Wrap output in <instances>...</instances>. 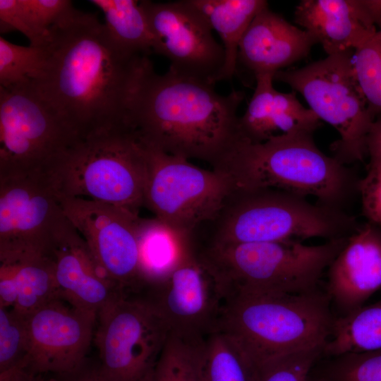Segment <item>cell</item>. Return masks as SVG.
Wrapping results in <instances>:
<instances>
[{
	"instance_id": "obj_1",
	"label": "cell",
	"mask_w": 381,
	"mask_h": 381,
	"mask_svg": "<svg viewBox=\"0 0 381 381\" xmlns=\"http://www.w3.org/2000/svg\"><path fill=\"white\" fill-rule=\"evenodd\" d=\"M45 49L44 71L33 83L79 137L126 126L132 97L152 64L147 56L122 53L96 16L75 8L51 28Z\"/></svg>"
},
{
	"instance_id": "obj_2",
	"label": "cell",
	"mask_w": 381,
	"mask_h": 381,
	"mask_svg": "<svg viewBox=\"0 0 381 381\" xmlns=\"http://www.w3.org/2000/svg\"><path fill=\"white\" fill-rule=\"evenodd\" d=\"M213 84L151 64L132 97L126 123L146 146L212 168L241 139L238 109L243 91L223 95Z\"/></svg>"
},
{
	"instance_id": "obj_3",
	"label": "cell",
	"mask_w": 381,
	"mask_h": 381,
	"mask_svg": "<svg viewBox=\"0 0 381 381\" xmlns=\"http://www.w3.org/2000/svg\"><path fill=\"white\" fill-rule=\"evenodd\" d=\"M345 210L310 202L274 188L234 187L219 208L192 233L198 246L328 240L349 237L360 226Z\"/></svg>"
},
{
	"instance_id": "obj_4",
	"label": "cell",
	"mask_w": 381,
	"mask_h": 381,
	"mask_svg": "<svg viewBox=\"0 0 381 381\" xmlns=\"http://www.w3.org/2000/svg\"><path fill=\"white\" fill-rule=\"evenodd\" d=\"M313 135L297 133L260 143L240 139L212 169L227 174L234 187L282 189L344 210L358 195L360 179L346 165L322 152Z\"/></svg>"
},
{
	"instance_id": "obj_5",
	"label": "cell",
	"mask_w": 381,
	"mask_h": 381,
	"mask_svg": "<svg viewBox=\"0 0 381 381\" xmlns=\"http://www.w3.org/2000/svg\"><path fill=\"white\" fill-rule=\"evenodd\" d=\"M319 289L298 294H243L224 301L217 327L241 348L253 371L274 358L327 344L334 320Z\"/></svg>"
},
{
	"instance_id": "obj_6",
	"label": "cell",
	"mask_w": 381,
	"mask_h": 381,
	"mask_svg": "<svg viewBox=\"0 0 381 381\" xmlns=\"http://www.w3.org/2000/svg\"><path fill=\"white\" fill-rule=\"evenodd\" d=\"M349 237L319 245L298 241L202 246L198 252L224 298L243 294H298L318 289Z\"/></svg>"
},
{
	"instance_id": "obj_7",
	"label": "cell",
	"mask_w": 381,
	"mask_h": 381,
	"mask_svg": "<svg viewBox=\"0 0 381 381\" xmlns=\"http://www.w3.org/2000/svg\"><path fill=\"white\" fill-rule=\"evenodd\" d=\"M50 171L61 195L92 200L137 214L144 207L146 152L126 126L79 137Z\"/></svg>"
},
{
	"instance_id": "obj_8",
	"label": "cell",
	"mask_w": 381,
	"mask_h": 381,
	"mask_svg": "<svg viewBox=\"0 0 381 381\" xmlns=\"http://www.w3.org/2000/svg\"><path fill=\"white\" fill-rule=\"evenodd\" d=\"M353 52L328 55L274 75V80L299 92L320 120L337 130L339 138L331 145L332 157L345 165L368 156V136L376 119L356 79Z\"/></svg>"
},
{
	"instance_id": "obj_9",
	"label": "cell",
	"mask_w": 381,
	"mask_h": 381,
	"mask_svg": "<svg viewBox=\"0 0 381 381\" xmlns=\"http://www.w3.org/2000/svg\"><path fill=\"white\" fill-rule=\"evenodd\" d=\"M78 138L33 83L0 87V176L50 170Z\"/></svg>"
},
{
	"instance_id": "obj_10",
	"label": "cell",
	"mask_w": 381,
	"mask_h": 381,
	"mask_svg": "<svg viewBox=\"0 0 381 381\" xmlns=\"http://www.w3.org/2000/svg\"><path fill=\"white\" fill-rule=\"evenodd\" d=\"M143 146L147 164L144 206L169 229L190 235L218 210L233 188L231 178L187 159Z\"/></svg>"
},
{
	"instance_id": "obj_11",
	"label": "cell",
	"mask_w": 381,
	"mask_h": 381,
	"mask_svg": "<svg viewBox=\"0 0 381 381\" xmlns=\"http://www.w3.org/2000/svg\"><path fill=\"white\" fill-rule=\"evenodd\" d=\"M65 217L49 170L0 176V264L49 256Z\"/></svg>"
},
{
	"instance_id": "obj_12",
	"label": "cell",
	"mask_w": 381,
	"mask_h": 381,
	"mask_svg": "<svg viewBox=\"0 0 381 381\" xmlns=\"http://www.w3.org/2000/svg\"><path fill=\"white\" fill-rule=\"evenodd\" d=\"M97 325L100 374L108 381H145L169 335L159 315L141 298L123 296L98 313Z\"/></svg>"
},
{
	"instance_id": "obj_13",
	"label": "cell",
	"mask_w": 381,
	"mask_h": 381,
	"mask_svg": "<svg viewBox=\"0 0 381 381\" xmlns=\"http://www.w3.org/2000/svg\"><path fill=\"white\" fill-rule=\"evenodd\" d=\"M167 327L169 334L200 344L216 329L224 294L191 240L171 270L138 296Z\"/></svg>"
},
{
	"instance_id": "obj_14",
	"label": "cell",
	"mask_w": 381,
	"mask_h": 381,
	"mask_svg": "<svg viewBox=\"0 0 381 381\" xmlns=\"http://www.w3.org/2000/svg\"><path fill=\"white\" fill-rule=\"evenodd\" d=\"M64 214L87 243L99 266L127 296L149 284L141 253V218L126 209L60 195Z\"/></svg>"
},
{
	"instance_id": "obj_15",
	"label": "cell",
	"mask_w": 381,
	"mask_h": 381,
	"mask_svg": "<svg viewBox=\"0 0 381 381\" xmlns=\"http://www.w3.org/2000/svg\"><path fill=\"white\" fill-rule=\"evenodd\" d=\"M140 3L154 36V52L167 58L176 73L214 85L224 50L200 12L188 0Z\"/></svg>"
},
{
	"instance_id": "obj_16",
	"label": "cell",
	"mask_w": 381,
	"mask_h": 381,
	"mask_svg": "<svg viewBox=\"0 0 381 381\" xmlns=\"http://www.w3.org/2000/svg\"><path fill=\"white\" fill-rule=\"evenodd\" d=\"M97 315L56 298L26 316L25 368L63 377L80 369L93 341Z\"/></svg>"
},
{
	"instance_id": "obj_17",
	"label": "cell",
	"mask_w": 381,
	"mask_h": 381,
	"mask_svg": "<svg viewBox=\"0 0 381 381\" xmlns=\"http://www.w3.org/2000/svg\"><path fill=\"white\" fill-rule=\"evenodd\" d=\"M49 256L61 298L73 306L97 315L111 302L126 296L99 266L66 217L56 231Z\"/></svg>"
},
{
	"instance_id": "obj_18",
	"label": "cell",
	"mask_w": 381,
	"mask_h": 381,
	"mask_svg": "<svg viewBox=\"0 0 381 381\" xmlns=\"http://www.w3.org/2000/svg\"><path fill=\"white\" fill-rule=\"evenodd\" d=\"M294 19L327 56L354 51L381 27V0H302Z\"/></svg>"
},
{
	"instance_id": "obj_19",
	"label": "cell",
	"mask_w": 381,
	"mask_h": 381,
	"mask_svg": "<svg viewBox=\"0 0 381 381\" xmlns=\"http://www.w3.org/2000/svg\"><path fill=\"white\" fill-rule=\"evenodd\" d=\"M381 289V226L366 222L351 234L327 269V294L341 316Z\"/></svg>"
},
{
	"instance_id": "obj_20",
	"label": "cell",
	"mask_w": 381,
	"mask_h": 381,
	"mask_svg": "<svg viewBox=\"0 0 381 381\" xmlns=\"http://www.w3.org/2000/svg\"><path fill=\"white\" fill-rule=\"evenodd\" d=\"M315 44L310 33L267 5L255 15L241 40L236 73L243 68L254 79L260 74H275L306 57Z\"/></svg>"
},
{
	"instance_id": "obj_21",
	"label": "cell",
	"mask_w": 381,
	"mask_h": 381,
	"mask_svg": "<svg viewBox=\"0 0 381 381\" xmlns=\"http://www.w3.org/2000/svg\"><path fill=\"white\" fill-rule=\"evenodd\" d=\"M274 74L255 77V87L248 107L240 116V138L251 143L302 132L314 133L322 125L316 114L305 107L295 92H282L273 85Z\"/></svg>"
},
{
	"instance_id": "obj_22",
	"label": "cell",
	"mask_w": 381,
	"mask_h": 381,
	"mask_svg": "<svg viewBox=\"0 0 381 381\" xmlns=\"http://www.w3.org/2000/svg\"><path fill=\"white\" fill-rule=\"evenodd\" d=\"M56 298H61L49 255L0 264V307L27 316Z\"/></svg>"
},
{
	"instance_id": "obj_23",
	"label": "cell",
	"mask_w": 381,
	"mask_h": 381,
	"mask_svg": "<svg viewBox=\"0 0 381 381\" xmlns=\"http://www.w3.org/2000/svg\"><path fill=\"white\" fill-rule=\"evenodd\" d=\"M219 35L224 50V63L215 83L236 74L241 40L255 15L267 1L264 0H188Z\"/></svg>"
},
{
	"instance_id": "obj_24",
	"label": "cell",
	"mask_w": 381,
	"mask_h": 381,
	"mask_svg": "<svg viewBox=\"0 0 381 381\" xmlns=\"http://www.w3.org/2000/svg\"><path fill=\"white\" fill-rule=\"evenodd\" d=\"M104 18V28L112 43L128 56L154 52L155 39L147 16L135 0H91Z\"/></svg>"
},
{
	"instance_id": "obj_25",
	"label": "cell",
	"mask_w": 381,
	"mask_h": 381,
	"mask_svg": "<svg viewBox=\"0 0 381 381\" xmlns=\"http://www.w3.org/2000/svg\"><path fill=\"white\" fill-rule=\"evenodd\" d=\"M381 349V299L336 318L323 353L338 356Z\"/></svg>"
},
{
	"instance_id": "obj_26",
	"label": "cell",
	"mask_w": 381,
	"mask_h": 381,
	"mask_svg": "<svg viewBox=\"0 0 381 381\" xmlns=\"http://www.w3.org/2000/svg\"><path fill=\"white\" fill-rule=\"evenodd\" d=\"M202 381H253V369L238 344L214 329L199 347Z\"/></svg>"
},
{
	"instance_id": "obj_27",
	"label": "cell",
	"mask_w": 381,
	"mask_h": 381,
	"mask_svg": "<svg viewBox=\"0 0 381 381\" xmlns=\"http://www.w3.org/2000/svg\"><path fill=\"white\" fill-rule=\"evenodd\" d=\"M47 63L45 47L21 46L0 37V87L37 81Z\"/></svg>"
},
{
	"instance_id": "obj_28",
	"label": "cell",
	"mask_w": 381,
	"mask_h": 381,
	"mask_svg": "<svg viewBox=\"0 0 381 381\" xmlns=\"http://www.w3.org/2000/svg\"><path fill=\"white\" fill-rule=\"evenodd\" d=\"M200 344L190 343L169 334L145 381H202Z\"/></svg>"
},
{
	"instance_id": "obj_29",
	"label": "cell",
	"mask_w": 381,
	"mask_h": 381,
	"mask_svg": "<svg viewBox=\"0 0 381 381\" xmlns=\"http://www.w3.org/2000/svg\"><path fill=\"white\" fill-rule=\"evenodd\" d=\"M28 354L26 316L0 307V381H10L24 369Z\"/></svg>"
},
{
	"instance_id": "obj_30",
	"label": "cell",
	"mask_w": 381,
	"mask_h": 381,
	"mask_svg": "<svg viewBox=\"0 0 381 381\" xmlns=\"http://www.w3.org/2000/svg\"><path fill=\"white\" fill-rule=\"evenodd\" d=\"M356 79L371 111L381 116V37L376 34L353 54Z\"/></svg>"
},
{
	"instance_id": "obj_31",
	"label": "cell",
	"mask_w": 381,
	"mask_h": 381,
	"mask_svg": "<svg viewBox=\"0 0 381 381\" xmlns=\"http://www.w3.org/2000/svg\"><path fill=\"white\" fill-rule=\"evenodd\" d=\"M323 350H303L267 361L254 370L253 381H307L311 368Z\"/></svg>"
},
{
	"instance_id": "obj_32",
	"label": "cell",
	"mask_w": 381,
	"mask_h": 381,
	"mask_svg": "<svg viewBox=\"0 0 381 381\" xmlns=\"http://www.w3.org/2000/svg\"><path fill=\"white\" fill-rule=\"evenodd\" d=\"M335 358L328 381H381V349Z\"/></svg>"
},
{
	"instance_id": "obj_33",
	"label": "cell",
	"mask_w": 381,
	"mask_h": 381,
	"mask_svg": "<svg viewBox=\"0 0 381 381\" xmlns=\"http://www.w3.org/2000/svg\"><path fill=\"white\" fill-rule=\"evenodd\" d=\"M0 28L1 32H20L31 46L44 47L51 40V31L39 26L23 0H0Z\"/></svg>"
},
{
	"instance_id": "obj_34",
	"label": "cell",
	"mask_w": 381,
	"mask_h": 381,
	"mask_svg": "<svg viewBox=\"0 0 381 381\" xmlns=\"http://www.w3.org/2000/svg\"><path fill=\"white\" fill-rule=\"evenodd\" d=\"M362 214L368 222L381 226V157H370L367 173L358 183Z\"/></svg>"
},
{
	"instance_id": "obj_35",
	"label": "cell",
	"mask_w": 381,
	"mask_h": 381,
	"mask_svg": "<svg viewBox=\"0 0 381 381\" xmlns=\"http://www.w3.org/2000/svg\"><path fill=\"white\" fill-rule=\"evenodd\" d=\"M23 2L40 27L47 32L75 9L72 1L68 0H23Z\"/></svg>"
},
{
	"instance_id": "obj_36",
	"label": "cell",
	"mask_w": 381,
	"mask_h": 381,
	"mask_svg": "<svg viewBox=\"0 0 381 381\" xmlns=\"http://www.w3.org/2000/svg\"><path fill=\"white\" fill-rule=\"evenodd\" d=\"M59 377L61 381H108L100 374L97 367L87 368L86 363L78 370Z\"/></svg>"
},
{
	"instance_id": "obj_37",
	"label": "cell",
	"mask_w": 381,
	"mask_h": 381,
	"mask_svg": "<svg viewBox=\"0 0 381 381\" xmlns=\"http://www.w3.org/2000/svg\"><path fill=\"white\" fill-rule=\"evenodd\" d=\"M10 381H61V380L55 375L35 373L26 369H20L12 375Z\"/></svg>"
},
{
	"instance_id": "obj_38",
	"label": "cell",
	"mask_w": 381,
	"mask_h": 381,
	"mask_svg": "<svg viewBox=\"0 0 381 381\" xmlns=\"http://www.w3.org/2000/svg\"><path fill=\"white\" fill-rule=\"evenodd\" d=\"M377 34L379 37H381V27L379 28V30H377Z\"/></svg>"
},
{
	"instance_id": "obj_39",
	"label": "cell",
	"mask_w": 381,
	"mask_h": 381,
	"mask_svg": "<svg viewBox=\"0 0 381 381\" xmlns=\"http://www.w3.org/2000/svg\"><path fill=\"white\" fill-rule=\"evenodd\" d=\"M307 381H313V380H310V378L308 377Z\"/></svg>"
},
{
	"instance_id": "obj_40",
	"label": "cell",
	"mask_w": 381,
	"mask_h": 381,
	"mask_svg": "<svg viewBox=\"0 0 381 381\" xmlns=\"http://www.w3.org/2000/svg\"><path fill=\"white\" fill-rule=\"evenodd\" d=\"M318 381H328L327 380H318Z\"/></svg>"
}]
</instances>
